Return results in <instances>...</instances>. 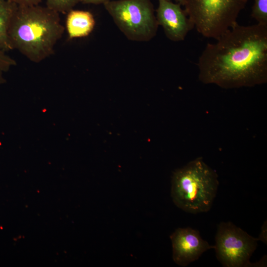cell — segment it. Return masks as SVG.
<instances>
[{
    "label": "cell",
    "mask_w": 267,
    "mask_h": 267,
    "mask_svg": "<svg viewBox=\"0 0 267 267\" xmlns=\"http://www.w3.org/2000/svg\"><path fill=\"white\" fill-rule=\"evenodd\" d=\"M216 172L197 158L174 172L171 195L174 203L191 214L209 211L219 186Z\"/></svg>",
    "instance_id": "3"
},
{
    "label": "cell",
    "mask_w": 267,
    "mask_h": 267,
    "mask_svg": "<svg viewBox=\"0 0 267 267\" xmlns=\"http://www.w3.org/2000/svg\"><path fill=\"white\" fill-rule=\"evenodd\" d=\"M259 240L230 222H221L215 237L217 258L225 267L253 266L249 260Z\"/></svg>",
    "instance_id": "6"
},
{
    "label": "cell",
    "mask_w": 267,
    "mask_h": 267,
    "mask_svg": "<svg viewBox=\"0 0 267 267\" xmlns=\"http://www.w3.org/2000/svg\"><path fill=\"white\" fill-rule=\"evenodd\" d=\"M65 28L59 13L47 6H19L11 21L9 38L12 49L33 62H40L54 52Z\"/></svg>",
    "instance_id": "2"
},
{
    "label": "cell",
    "mask_w": 267,
    "mask_h": 267,
    "mask_svg": "<svg viewBox=\"0 0 267 267\" xmlns=\"http://www.w3.org/2000/svg\"><path fill=\"white\" fill-rule=\"evenodd\" d=\"M103 5L129 40L148 42L156 36L159 25L151 0H110Z\"/></svg>",
    "instance_id": "5"
},
{
    "label": "cell",
    "mask_w": 267,
    "mask_h": 267,
    "mask_svg": "<svg viewBox=\"0 0 267 267\" xmlns=\"http://www.w3.org/2000/svg\"><path fill=\"white\" fill-rule=\"evenodd\" d=\"M111 0H81V2L86 4H104Z\"/></svg>",
    "instance_id": "16"
},
{
    "label": "cell",
    "mask_w": 267,
    "mask_h": 267,
    "mask_svg": "<svg viewBox=\"0 0 267 267\" xmlns=\"http://www.w3.org/2000/svg\"><path fill=\"white\" fill-rule=\"evenodd\" d=\"M251 16L257 23L267 25V0H254Z\"/></svg>",
    "instance_id": "12"
},
{
    "label": "cell",
    "mask_w": 267,
    "mask_h": 267,
    "mask_svg": "<svg viewBox=\"0 0 267 267\" xmlns=\"http://www.w3.org/2000/svg\"><path fill=\"white\" fill-rule=\"evenodd\" d=\"M170 237L173 261L181 267L187 266L205 251L215 248L202 238L198 230L189 227L176 229Z\"/></svg>",
    "instance_id": "7"
},
{
    "label": "cell",
    "mask_w": 267,
    "mask_h": 267,
    "mask_svg": "<svg viewBox=\"0 0 267 267\" xmlns=\"http://www.w3.org/2000/svg\"><path fill=\"white\" fill-rule=\"evenodd\" d=\"M267 222H264V224L262 227V232L259 237L260 240L262 241L264 243H267Z\"/></svg>",
    "instance_id": "15"
},
{
    "label": "cell",
    "mask_w": 267,
    "mask_h": 267,
    "mask_svg": "<svg viewBox=\"0 0 267 267\" xmlns=\"http://www.w3.org/2000/svg\"><path fill=\"white\" fill-rule=\"evenodd\" d=\"M172 1H174L176 3L180 4L181 6H183L184 3V0H169Z\"/></svg>",
    "instance_id": "17"
},
{
    "label": "cell",
    "mask_w": 267,
    "mask_h": 267,
    "mask_svg": "<svg viewBox=\"0 0 267 267\" xmlns=\"http://www.w3.org/2000/svg\"><path fill=\"white\" fill-rule=\"evenodd\" d=\"M16 64V62L13 58L6 52L0 50V85L5 82L4 74Z\"/></svg>",
    "instance_id": "13"
},
{
    "label": "cell",
    "mask_w": 267,
    "mask_h": 267,
    "mask_svg": "<svg viewBox=\"0 0 267 267\" xmlns=\"http://www.w3.org/2000/svg\"><path fill=\"white\" fill-rule=\"evenodd\" d=\"M17 7V5L8 0H0V50L5 52L13 49L9 30Z\"/></svg>",
    "instance_id": "10"
},
{
    "label": "cell",
    "mask_w": 267,
    "mask_h": 267,
    "mask_svg": "<svg viewBox=\"0 0 267 267\" xmlns=\"http://www.w3.org/2000/svg\"><path fill=\"white\" fill-rule=\"evenodd\" d=\"M156 18L158 25L162 27L170 40L183 41L194 27L181 5L169 0H158Z\"/></svg>",
    "instance_id": "8"
},
{
    "label": "cell",
    "mask_w": 267,
    "mask_h": 267,
    "mask_svg": "<svg viewBox=\"0 0 267 267\" xmlns=\"http://www.w3.org/2000/svg\"><path fill=\"white\" fill-rule=\"evenodd\" d=\"M248 0H184L186 14L196 31L217 39L235 25Z\"/></svg>",
    "instance_id": "4"
},
{
    "label": "cell",
    "mask_w": 267,
    "mask_h": 267,
    "mask_svg": "<svg viewBox=\"0 0 267 267\" xmlns=\"http://www.w3.org/2000/svg\"><path fill=\"white\" fill-rule=\"evenodd\" d=\"M17 5L28 6L39 4L42 0H8Z\"/></svg>",
    "instance_id": "14"
},
{
    "label": "cell",
    "mask_w": 267,
    "mask_h": 267,
    "mask_svg": "<svg viewBox=\"0 0 267 267\" xmlns=\"http://www.w3.org/2000/svg\"><path fill=\"white\" fill-rule=\"evenodd\" d=\"M208 44L199 57L198 79L226 89L267 82V25L237 23Z\"/></svg>",
    "instance_id": "1"
},
{
    "label": "cell",
    "mask_w": 267,
    "mask_h": 267,
    "mask_svg": "<svg viewBox=\"0 0 267 267\" xmlns=\"http://www.w3.org/2000/svg\"><path fill=\"white\" fill-rule=\"evenodd\" d=\"M81 0H46V6L57 12L67 13Z\"/></svg>",
    "instance_id": "11"
},
{
    "label": "cell",
    "mask_w": 267,
    "mask_h": 267,
    "mask_svg": "<svg viewBox=\"0 0 267 267\" xmlns=\"http://www.w3.org/2000/svg\"><path fill=\"white\" fill-rule=\"evenodd\" d=\"M95 25L94 16L88 11L72 9L67 13L66 29L70 39L89 36Z\"/></svg>",
    "instance_id": "9"
}]
</instances>
